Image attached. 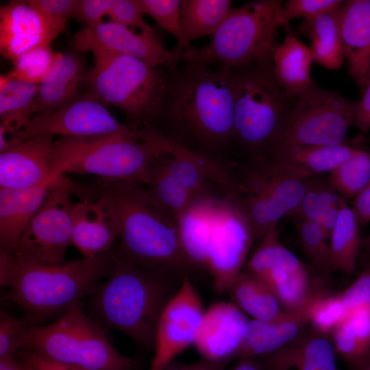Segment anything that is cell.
<instances>
[{"mask_svg":"<svg viewBox=\"0 0 370 370\" xmlns=\"http://www.w3.org/2000/svg\"><path fill=\"white\" fill-rule=\"evenodd\" d=\"M80 0H28L60 35L65 30L67 21L77 19Z\"/></svg>","mask_w":370,"mask_h":370,"instance_id":"bcb514c9","label":"cell"},{"mask_svg":"<svg viewBox=\"0 0 370 370\" xmlns=\"http://www.w3.org/2000/svg\"><path fill=\"white\" fill-rule=\"evenodd\" d=\"M38 84L18 79L10 73L0 77L1 125L16 134L33 117Z\"/></svg>","mask_w":370,"mask_h":370,"instance_id":"4dcf8cb0","label":"cell"},{"mask_svg":"<svg viewBox=\"0 0 370 370\" xmlns=\"http://www.w3.org/2000/svg\"><path fill=\"white\" fill-rule=\"evenodd\" d=\"M338 9L304 20L299 27L312 42L313 62L329 70L340 69L344 60Z\"/></svg>","mask_w":370,"mask_h":370,"instance_id":"f1b7e54d","label":"cell"},{"mask_svg":"<svg viewBox=\"0 0 370 370\" xmlns=\"http://www.w3.org/2000/svg\"><path fill=\"white\" fill-rule=\"evenodd\" d=\"M352 208L359 226H364L370 222V182L354 197Z\"/></svg>","mask_w":370,"mask_h":370,"instance_id":"816d5d0a","label":"cell"},{"mask_svg":"<svg viewBox=\"0 0 370 370\" xmlns=\"http://www.w3.org/2000/svg\"><path fill=\"white\" fill-rule=\"evenodd\" d=\"M230 370H262V369L252 358H243L238 360L237 364Z\"/></svg>","mask_w":370,"mask_h":370,"instance_id":"9f6ffc18","label":"cell"},{"mask_svg":"<svg viewBox=\"0 0 370 370\" xmlns=\"http://www.w3.org/2000/svg\"><path fill=\"white\" fill-rule=\"evenodd\" d=\"M96 190L119 226L120 243L112 249L114 254L149 271L186 274L191 267L181 245L178 223L142 183L100 180Z\"/></svg>","mask_w":370,"mask_h":370,"instance_id":"6da1fadb","label":"cell"},{"mask_svg":"<svg viewBox=\"0 0 370 370\" xmlns=\"http://www.w3.org/2000/svg\"><path fill=\"white\" fill-rule=\"evenodd\" d=\"M336 350L328 335L312 330L264 356L262 370H338Z\"/></svg>","mask_w":370,"mask_h":370,"instance_id":"603a6c76","label":"cell"},{"mask_svg":"<svg viewBox=\"0 0 370 370\" xmlns=\"http://www.w3.org/2000/svg\"><path fill=\"white\" fill-rule=\"evenodd\" d=\"M227 292L232 302L253 319L274 320L287 312L267 282L247 271L238 275Z\"/></svg>","mask_w":370,"mask_h":370,"instance_id":"f546056e","label":"cell"},{"mask_svg":"<svg viewBox=\"0 0 370 370\" xmlns=\"http://www.w3.org/2000/svg\"><path fill=\"white\" fill-rule=\"evenodd\" d=\"M169 70L160 114L205 147H219L233 140L235 69L185 63L179 71Z\"/></svg>","mask_w":370,"mask_h":370,"instance_id":"7a4b0ae2","label":"cell"},{"mask_svg":"<svg viewBox=\"0 0 370 370\" xmlns=\"http://www.w3.org/2000/svg\"><path fill=\"white\" fill-rule=\"evenodd\" d=\"M349 312L338 294L326 293L307 306L306 318L312 330L328 336Z\"/></svg>","mask_w":370,"mask_h":370,"instance_id":"60d3db41","label":"cell"},{"mask_svg":"<svg viewBox=\"0 0 370 370\" xmlns=\"http://www.w3.org/2000/svg\"><path fill=\"white\" fill-rule=\"evenodd\" d=\"M330 181L345 197H355L370 182V151L359 149L331 172Z\"/></svg>","mask_w":370,"mask_h":370,"instance_id":"f35d334b","label":"cell"},{"mask_svg":"<svg viewBox=\"0 0 370 370\" xmlns=\"http://www.w3.org/2000/svg\"><path fill=\"white\" fill-rule=\"evenodd\" d=\"M181 0H138L141 12L151 17L164 30L177 40L178 45L188 48L190 46L183 34L180 6Z\"/></svg>","mask_w":370,"mask_h":370,"instance_id":"b9f144b4","label":"cell"},{"mask_svg":"<svg viewBox=\"0 0 370 370\" xmlns=\"http://www.w3.org/2000/svg\"><path fill=\"white\" fill-rule=\"evenodd\" d=\"M104 105L90 91L55 111L34 115L18 132V143L42 135L93 137L124 134L134 138L136 125L122 124Z\"/></svg>","mask_w":370,"mask_h":370,"instance_id":"4fadbf2b","label":"cell"},{"mask_svg":"<svg viewBox=\"0 0 370 370\" xmlns=\"http://www.w3.org/2000/svg\"><path fill=\"white\" fill-rule=\"evenodd\" d=\"M343 1L342 0H288L284 3L278 21L281 26H284L293 19L312 18L323 13L337 10Z\"/></svg>","mask_w":370,"mask_h":370,"instance_id":"f6af8a7d","label":"cell"},{"mask_svg":"<svg viewBox=\"0 0 370 370\" xmlns=\"http://www.w3.org/2000/svg\"><path fill=\"white\" fill-rule=\"evenodd\" d=\"M59 35L28 1H10L0 8V51L16 60L25 52L50 45Z\"/></svg>","mask_w":370,"mask_h":370,"instance_id":"d6986e66","label":"cell"},{"mask_svg":"<svg viewBox=\"0 0 370 370\" xmlns=\"http://www.w3.org/2000/svg\"><path fill=\"white\" fill-rule=\"evenodd\" d=\"M330 335L336 352L358 367L370 356V308L350 311Z\"/></svg>","mask_w":370,"mask_h":370,"instance_id":"1f68e13d","label":"cell"},{"mask_svg":"<svg viewBox=\"0 0 370 370\" xmlns=\"http://www.w3.org/2000/svg\"><path fill=\"white\" fill-rule=\"evenodd\" d=\"M313 59L310 47L288 32L273 56L275 77L293 99H299L314 84L310 76Z\"/></svg>","mask_w":370,"mask_h":370,"instance_id":"484cf974","label":"cell"},{"mask_svg":"<svg viewBox=\"0 0 370 370\" xmlns=\"http://www.w3.org/2000/svg\"><path fill=\"white\" fill-rule=\"evenodd\" d=\"M297 230L301 247L313 267L324 273L335 270L329 238L323 230L304 219L297 220Z\"/></svg>","mask_w":370,"mask_h":370,"instance_id":"ab89813d","label":"cell"},{"mask_svg":"<svg viewBox=\"0 0 370 370\" xmlns=\"http://www.w3.org/2000/svg\"><path fill=\"white\" fill-rule=\"evenodd\" d=\"M83 80L79 60L73 55L57 52L51 68L38 84L33 115L55 111L73 100Z\"/></svg>","mask_w":370,"mask_h":370,"instance_id":"4316f807","label":"cell"},{"mask_svg":"<svg viewBox=\"0 0 370 370\" xmlns=\"http://www.w3.org/2000/svg\"><path fill=\"white\" fill-rule=\"evenodd\" d=\"M23 360V359H22ZM27 367H26V370H34L29 365H28L27 362Z\"/></svg>","mask_w":370,"mask_h":370,"instance_id":"91938a15","label":"cell"},{"mask_svg":"<svg viewBox=\"0 0 370 370\" xmlns=\"http://www.w3.org/2000/svg\"><path fill=\"white\" fill-rule=\"evenodd\" d=\"M159 158L149 166L143 177V184L154 201L177 221L197 199L166 172Z\"/></svg>","mask_w":370,"mask_h":370,"instance_id":"8d00e7d4","label":"cell"},{"mask_svg":"<svg viewBox=\"0 0 370 370\" xmlns=\"http://www.w3.org/2000/svg\"><path fill=\"white\" fill-rule=\"evenodd\" d=\"M338 295L349 312L362 307L370 308V267Z\"/></svg>","mask_w":370,"mask_h":370,"instance_id":"c3c4849f","label":"cell"},{"mask_svg":"<svg viewBox=\"0 0 370 370\" xmlns=\"http://www.w3.org/2000/svg\"><path fill=\"white\" fill-rule=\"evenodd\" d=\"M273 69V61L234 69L233 140L252 157H269L298 100L286 94Z\"/></svg>","mask_w":370,"mask_h":370,"instance_id":"5b68a950","label":"cell"},{"mask_svg":"<svg viewBox=\"0 0 370 370\" xmlns=\"http://www.w3.org/2000/svg\"><path fill=\"white\" fill-rule=\"evenodd\" d=\"M344 200L330 179L317 175L310 182L300 206L291 216L317 223L329 238Z\"/></svg>","mask_w":370,"mask_h":370,"instance_id":"d6a6232c","label":"cell"},{"mask_svg":"<svg viewBox=\"0 0 370 370\" xmlns=\"http://www.w3.org/2000/svg\"><path fill=\"white\" fill-rule=\"evenodd\" d=\"M230 0H182L181 25L186 42L215 34L231 10Z\"/></svg>","mask_w":370,"mask_h":370,"instance_id":"836d02e7","label":"cell"},{"mask_svg":"<svg viewBox=\"0 0 370 370\" xmlns=\"http://www.w3.org/2000/svg\"><path fill=\"white\" fill-rule=\"evenodd\" d=\"M41 357L86 370H135L132 358L119 353L102 327L84 311L80 301L47 325L28 329L21 349Z\"/></svg>","mask_w":370,"mask_h":370,"instance_id":"52a82bcc","label":"cell"},{"mask_svg":"<svg viewBox=\"0 0 370 370\" xmlns=\"http://www.w3.org/2000/svg\"><path fill=\"white\" fill-rule=\"evenodd\" d=\"M219 199L211 195L197 199L177 221L181 245L191 268H206Z\"/></svg>","mask_w":370,"mask_h":370,"instance_id":"d4e9b609","label":"cell"},{"mask_svg":"<svg viewBox=\"0 0 370 370\" xmlns=\"http://www.w3.org/2000/svg\"><path fill=\"white\" fill-rule=\"evenodd\" d=\"M253 241L251 228L240 205L226 197L219 199L206 266L217 293L227 292L242 272Z\"/></svg>","mask_w":370,"mask_h":370,"instance_id":"5bb4252c","label":"cell"},{"mask_svg":"<svg viewBox=\"0 0 370 370\" xmlns=\"http://www.w3.org/2000/svg\"><path fill=\"white\" fill-rule=\"evenodd\" d=\"M114 263L110 251L92 258L45 264L14 259L0 251V283L9 288L6 299L25 311L32 326L38 325L75 302L92 295Z\"/></svg>","mask_w":370,"mask_h":370,"instance_id":"3957f363","label":"cell"},{"mask_svg":"<svg viewBox=\"0 0 370 370\" xmlns=\"http://www.w3.org/2000/svg\"><path fill=\"white\" fill-rule=\"evenodd\" d=\"M79 188L60 175L50 186L42 207L11 249L0 251L12 258L45 264H60L71 243L73 193Z\"/></svg>","mask_w":370,"mask_h":370,"instance_id":"7c38bea8","label":"cell"},{"mask_svg":"<svg viewBox=\"0 0 370 370\" xmlns=\"http://www.w3.org/2000/svg\"><path fill=\"white\" fill-rule=\"evenodd\" d=\"M338 15L344 58L362 94L370 83V0L344 1Z\"/></svg>","mask_w":370,"mask_h":370,"instance_id":"ffe728a7","label":"cell"},{"mask_svg":"<svg viewBox=\"0 0 370 370\" xmlns=\"http://www.w3.org/2000/svg\"><path fill=\"white\" fill-rule=\"evenodd\" d=\"M358 102L316 84L299 98L269 158L315 146L345 143Z\"/></svg>","mask_w":370,"mask_h":370,"instance_id":"8fae6325","label":"cell"},{"mask_svg":"<svg viewBox=\"0 0 370 370\" xmlns=\"http://www.w3.org/2000/svg\"><path fill=\"white\" fill-rule=\"evenodd\" d=\"M358 150L345 143L321 145L293 150L270 159L318 175L331 173Z\"/></svg>","mask_w":370,"mask_h":370,"instance_id":"d590c367","label":"cell"},{"mask_svg":"<svg viewBox=\"0 0 370 370\" xmlns=\"http://www.w3.org/2000/svg\"><path fill=\"white\" fill-rule=\"evenodd\" d=\"M361 248L370 252V235L362 238L361 240Z\"/></svg>","mask_w":370,"mask_h":370,"instance_id":"6f0895ef","label":"cell"},{"mask_svg":"<svg viewBox=\"0 0 370 370\" xmlns=\"http://www.w3.org/2000/svg\"><path fill=\"white\" fill-rule=\"evenodd\" d=\"M72 43L79 51L102 49L138 59L153 68L173 69L184 62V48L178 45L173 50L166 49L153 30L136 34L127 26L110 21L85 26L73 35Z\"/></svg>","mask_w":370,"mask_h":370,"instance_id":"2e32d148","label":"cell"},{"mask_svg":"<svg viewBox=\"0 0 370 370\" xmlns=\"http://www.w3.org/2000/svg\"><path fill=\"white\" fill-rule=\"evenodd\" d=\"M73 243L85 258L109 252L119 236L116 220L99 197L75 204L72 212Z\"/></svg>","mask_w":370,"mask_h":370,"instance_id":"44dd1931","label":"cell"},{"mask_svg":"<svg viewBox=\"0 0 370 370\" xmlns=\"http://www.w3.org/2000/svg\"><path fill=\"white\" fill-rule=\"evenodd\" d=\"M114 263L89 307L101 326L118 330L143 347H154L156 325L174 295L169 275L140 268L110 250Z\"/></svg>","mask_w":370,"mask_h":370,"instance_id":"277c9868","label":"cell"},{"mask_svg":"<svg viewBox=\"0 0 370 370\" xmlns=\"http://www.w3.org/2000/svg\"><path fill=\"white\" fill-rule=\"evenodd\" d=\"M354 125L362 132L370 130V83L362 93V99L358 102Z\"/></svg>","mask_w":370,"mask_h":370,"instance_id":"f5cc1de1","label":"cell"},{"mask_svg":"<svg viewBox=\"0 0 370 370\" xmlns=\"http://www.w3.org/2000/svg\"><path fill=\"white\" fill-rule=\"evenodd\" d=\"M283 4L281 0H258L232 8L208 45L184 49V63L236 69L273 61Z\"/></svg>","mask_w":370,"mask_h":370,"instance_id":"8992f818","label":"cell"},{"mask_svg":"<svg viewBox=\"0 0 370 370\" xmlns=\"http://www.w3.org/2000/svg\"><path fill=\"white\" fill-rule=\"evenodd\" d=\"M91 52L94 66L85 79L103 104L120 109L137 126L160 115L166 88V75L160 69L102 49Z\"/></svg>","mask_w":370,"mask_h":370,"instance_id":"ba28073f","label":"cell"},{"mask_svg":"<svg viewBox=\"0 0 370 370\" xmlns=\"http://www.w3.org/2000/svg\"><path fill=\"white\" fill-rule=\"evenodd\" d=\"M308 325L306 308L286 312L282 317L271 321L249 320L241 345L234 359L252 358L269 356L306 332Z\"/></svg>","mask_w":370,"mask_h":370,"instance_id":"7402d4cb","label":"cell"},{"mask_svg":"<svg viewBox=\"0 0 370 370\" xmlns=\"http://www.w3.org/2000/svg\"><path fill=\"white\" fill-rule=\"evenodd\" d=\"M56 179L29 188H0V251L14 246L42 207Z\"/></svg>","mask_w":370,"mask_h":370,"instance_id":"cb8c5ba5","label":"cell"},{"mask_svg":"<svg viewBox=\"0 0 370 370\" xmlns=\"http://www.w3.org/2000/svg\"><path fill=\"white\" fill-rule=\"evenodd\" d=\"M248 321L245 313L232 302H216L204 310L194 343L202 358L234 360Z\"/></svg>","mask_w":370,"mask_h":370,"instance_id":"ac0fdd59","label":"cell"},{"mask_svg":"<svg viewBox=\"0 0 370 370\" xmlns=\"http://www.w3.org/2000/svg\"><path fill=\"white\" fill-rule=\"evenodd\" d=\"M354 370H370V356Z\"/></svg>","mask_w":370,"mask_h":370,"instance_id":"680465c9","label":"cell"},{"mask_svg":"<svg viewBox=\"0 0 370 370\" xmlns=\"http://www.w3.org/2000/svg\"><path fill=\"white\" fill-rule=\"evenodd\" d=\"M307 267L280 241L274 228L262 236V240L247 263V271L259 277L272 269L295 271Z\"/></svg>","mask_w":370,"mask_h":370,"instance_id":"74e56055","label":"cell"},{"mask_svg":"<svg viewBox=\"0 0 370 370\" xmlns=\"http://www.w3.org/2000/svg\"><path fill=\"white\" fill-rule=\"evenodd\" d=\"M359 225L344 200L330 234V245L335 270L352 274L355 269L362 238Z\"/></svg>","mask_w":370,"mask_h":370,"instance_id":"e575fe53","label":"cell"},{"mask_svg":"<svg viewBox=\"0 0 370 370\" xmlns=\"http://www.w3.org/2000/svg\"><path fill=\"white\" fill-rule=\"evenodd\" d=\"M56 54L50 45L34 48L12 62L14 68L10 73L18 79L38 84L51 68Z\"/></svg>","mask_w":370,"mask_h":370,"instance_id":"7bdbcfd3","label":"cell"},{"mask_svg":"<svg viewBox=\"0 0 370 370\" xmlns=\"http://www.w3.org/2000/svg\"><path fill=\"white\" fill-rule=\"evenodd\" d=\"M168 153L160 145L124 134L93 137L62 136L55 141L58 173L95 175L103 182H136L151 163Z\"/></svg>","mask_w":370,"mask_h":370,"instance_id":"9c48e42d","label":"cell"},{"mask_svg":"<svg viewBox=\"0 0 370 370\" xmlns=\"http://www.w3.org/2000/svg\"><path fill=\"white\" fill-rule=\"evenodd\" d=\"M230 361H212L201 358V360L190 363L171 362L163 370H225Z\"/></svg>","mask_w":370,"mask_h":370,"instance_id":"db71d44e","label":"cell"},{"mask_svg":"<svg viewBox=\"0 0 370 370\" xmlns=\"http://www.w3.org/2000/svg\"><path fill=\"white\" fill-rule=\"evenodd\" d=\"M18 355L34 370H86L45 359L29 349H21Z\"/></svg>","mask_w":370,"mask_h":370,"instance_id":"f907efd6","label":"cell"},{"mask_svg":"<svg viewBox=\"0 0 370 370\" xmlns=\"http://www.w3.org/2000/svg\"><path fill=\"white\" fill-rule=\"evenodd\" d=\"M31 324L23 317L0 314V358L16 357L22 348L24 337Z\"/></svg>","mask_w":370,"mask_h":370,"instance_id":"ee69618b","label":"cell"},{"mask_svg":"<svg viewBox=\"0 0 370 370\" xmlns=\"http://www.w3.org/2000/svg\"><path fill=\"white\" fill-rule=\"evenodd\" d=\"M111 0H80L77 19L92 26L99 24L108 16Z\"/></svg>","mask_w":370,"mask_h":370,"instance_id":"681fc988","label":"cell"},{"mask_svg":"<svg viewBox=\"0 0 370 370\" xmlns=\"http://www.w3.org/2000/svg\"><path fill=\"white\" fill-rule=\"evenodd\" d=\"M27 364L16 357L0 358V370H26Z\"/></svg>","mask_w":370,"mask_h":370,"instance_id":"11a10c76","label":"cell"},{"mask_svg":"<svg viewBox=\"0 0 370 370\" xmlns=\"http://www.w3.org/2000/svg\"><path fill=\"white\" fill-rule=\"evenodd\" d=\"M251 167L240 206L254 241L297 210L317 175L267 157H252Z\"/></svg>","mask_w":370,"mask_h":370,"instance_id":"30bf717a","label":"cell"},{"mask_svg":"<svg viewBox=\"0 0 370 370\" xmlns=\"http://www.w3.org/2000/svg\"><path fill=\"white\" fill-rule=\"evenodd\" d=\"M53 136L25 140L0 153V188H25L49 182L56 169Z\"/></svg>","mask_w":370,"mask_h":370,"instance_id":"e0dca14e","label":"cell"},{"mask_svg":"<svg viewBox=\"0 0 370 370\" xmlns=\"http://www.w3.org/2000/svg\"><path fill=\"white\" fill-rule=\"evenodd\" d=\"M260 278L287 312L301 310L326 293L308 266L295 271L272 269Z\"/></svg>","mask_w":370,"mask_h":370,"instance_id":"83f0119b","label":"cell"},{"mask_svg":"<svg viewBox=\"0 0 370 370\" xmlns=\"http://www.w3.org/2000/svg\"><path fill=\"white\" fill-rule=\"evenodd\" d=\"M143 15L138 0H111L108 16L109 21L124 25L131 29L138 28L140 32L153 31Z\"/></svg>","mask_w":370,"mask_h":370,"instance_id":"7dc6e473","label":"cell"},{"mask_svg":"<svg viewBox=\"0 0 370 370\" xmlns=\"http://www.w3.org/2000/svg\"><path fill=\"white\" fill-rule=\"evenodd\" d=\"M200 297L187 274L164 307L157 323L154 355L149 370H163L194 345L204 315Z\"/></svg>","mask_w":370,"mask_h":370,"instance_id":"9a60e30c","label":"cell"}]
</instances>
